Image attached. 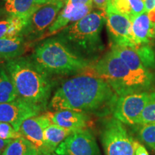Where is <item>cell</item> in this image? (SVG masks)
<instances>
[{
	"instance_id": "cell-30",
	"label": "cell",
	"mask_w": 155,
	"mask_h": 155,
	"mask_svg": "<svg viewBox=\"0 0 155 155\" xmlns=\"http://www.w3.org/2000/svg\"><path fill=\"white\" fill-rule=\"evenodd\" d=\"M144 3L145 11L149 13L155 9V0H142Z\"/></svg>"
},
{
	"instance_id": "cell-16",
	"label": "cell",
	"mask_w": 155,
	"mask_h": 155,
	"mask_svg": "<svg viewBox=\"0 0 155 155\" xmlns=\"http://www.w3.org/2000/svg\"><path fill=\"white\" fill-rule=\"evenodd\" d=\"M111 50L119 56L134 72L144 76L155 77L153 71L145 67L134 48L113 45H111Z\"/></svg>"
},
{
	"instance_id": "cell-33",
	"label": "cell",
	"mask_w": 155,
	"mask_h": 155,
	"mask_svg": "<svg viewBox=\"0 0 155 155\" xmlns=\"http://www.w3.org/2000/svg\"><path fill=\"white\" fill-rule=\"evenodd\" d=\"M50 1H52V0H33L34 2L35 3L36 5H45V4L50 2Z\"/></svg>"
},
{
	"instance_id": "cell-20",
	"label": "cell",
	"mask_w": 155,
	"mask_h": 155,
	"mask_svg": "<svg viewBox=\"0 0 155 155\" xmlns=\"http://www.w3.org/2000/svg\"><path fill=\"white\" fill-rule=\"evenodd\" d=\"M35 146L24 137L13 139L7 144L2 155H38Z\"/></svg>"
},
{
	"instance_id": "cell-25",
	"label": "cell",
	"mask_w": 155,
	"mask_h": 155,
	"mask_svg": "<svg viewBox=\"0 0 155 155\" xmlns=\"http://www.w3.org/2000/svg\"><path fill=\"white\" fill-rule=\"evenodd\" d=\"M140 126L138 131L139 139L155 151V122Z\"/></svg>"
},
{
	"instance_id": "cell-34",
	"label": "cell",
	"mask_w": 155,
	"mask_h": 155,
	"mask_svg": "<svg viewBox=\"0 0 155 155\" xmlns=\"http://www.w3.org/2000/svg\"><path fill=\"white\" fill-rule=\"evenodd\" d=\"M38 155H60V154H58L57 153L55 152H52V153H49V154H41V153H39Z\"/></svg>"
},
{
	"instance_id": "cell-31",
	"label": "cell",
	"mask_w": 155,
	"mask_h": 155,
	"mask_svg": "<svg viewBox=\"0 0 155 155\" xmlns=\"http://www.w3.org/2000/svg\"><path fill=\"white\" fill-rule=\"evenodd\" d=\"M135 155H149V153L144 146L137 142L135 148Z\"/></svg>"
},
{
	"instance_id": "cell-11",
	"label": "cell",
	"mask_w": 155,
	"mask_h": 155,
	"mask_svg": "<svg viewBox=\"0 0 155 155\" xmlns=\"http://www.w3.org/2000/svg\"><path fill=\"white\" fill-rule=\"evenodd\" d=\"M42 112V110L38 106L17 98L11 102L0 103V122L8 123L19 131L24 121Z\"/></svg>"
},
{
	"instance_id": "cell-5",
	"label": "cell",
	"mask_w": 155,
	"mask_h": 155,
	"mask_svg": "<svg viewBox=\"0 0 155 155\" xmlns=\"http://www.w3.org/2000/svg\"><path fill=\"white\" fill-rule=\"evenodd\" d=\"M30 58L50 75L81 73L94 65L91 60L78 55L57 37L38 45Z\"/></svg>"
},
{
	"instance_id": "cell-2",
	"label": "cell",
	"mask_w": 155,
	"mask_h": 155,
	"mask_svg": "<svg viewBox=\"0 0 155 155\" xmlns=\"http://www.w3.org/2000/svg\"><path fill=\"white\" fill-rule=\"evenodd\" d=\"M17 96L42 111L48 108L53 83L50 74L40 68L30 57H18L6 62Z\"/></svg>"
},
{
	"instance_id": "cell-23",
	"label": "cell",
	"mask_w": 155,
	"mask_h": 155,
	"mask_svg": "<svg viewBox=\"0 0 155 155\" xmlns=\"http://www.w3.org/2000/svg\"><path fill=\"white\" fill-rule=\"evenodd\" d=\"M17 98L15 86L5 66L0 65V103L11 102Z\"/></svg>"
},
{
	"instance_id": "cell-18",
	"label": "cell",
	"mask_w": 155,
	"mask_h": 155,
	"mask_svg": "<svg viewBox=\"0 0 155 155\" xmlns=\"http://www.w3.org/2000/svg\"><path fill=\"white\" fill-rule=\"evenodd\" d=\"M75 133L69 129L51 123L46 128L44 133L45 143L48 153L55 152L56 149L69 136Z\"/></svg>"
},
{
	"instance_id": "cell-27",
	"label": "cell",
	"mask_w": 155,
	"mask_h": 155,
	"mask_svg": "<svg viewBox=\"0 0 155 155\" xmlns=\"http://www.w3.org/2000/svg\"><path fill=\"white\" fill-rule=\"evenodd\" d=\"M22 137L21 133L15 130L11 124L5 122H0V139L4 140H13Z\"/></svg>"
},
{
	"instance_id": "cell-9",
	"label": "cell",
	"mask_w": 155,
	"mask_h": 155,
	"mask_svg": "<svg viewBox=\"0 0 155 155\" xmlns=\"http://www.w3.org/2000/svg\"><path fill=\"white\" fill-rule=\"evenodd\" d=\"M105 12L111 45H116L135 48L130 19L116 10L112 3L108 6Z\"/></svg>"
},
{
	"instance_id": "cell-4",
	"label": "cell",
	"mask_w": 155,
	"mask_h": 155,
	"mask_svg": "<svg viewBox=\"0 0 155 155\" xmlns=\"http://www.w3.org/2000/svg\"><path fill=\"white\" fill-rule=\"evenodd\" d=\"M104 22L105 12H91L63 29L57 38L78 55L91 60L104 49L101 32Z\"/></svg>"
},
{
	"instance_id": "cell-24",
	"label": "cell",
	"mask_w": 155,
	"mask_h": 155,
	"mask_svg": "<svg viewBox=\"0 0 155 155\" xmlns=\"http://www.w3.org/2000/svg\"><path fill=\"white\" fill-rule=\"evenodd\" d=\"M141 61L147 69H155V54L150 45H142L134 48Z\"/></svg>"
},
{
	"instance_id": "cell-22",
	"label": "cell",
	"mask_w": 155,
	"mask_h": 155,
	"mask_svg": "<svg viewBox=\"0 0 155 155\" xmlns=\"http://www.w3.org/2000/svg\"><path fill=\"white\" fill-rule=\"evenodd\" d=\"M27 22L28 21L15 16L0 21V39L22 35Z\"/></svg>"
},
{
	"instance_id": "cell-12",
	"label": "cell",
	"mask_w": 155,
	"mask_h": 155,
	"mask_svg": "<svg viewBox=\"0 0 155 155\" xmlns=\"http://www.w3.org/2000/svg\"><path fill=\"white\" fill-rule=\"evenodd\" d=\"M50 124L51 121L47 114H39L24 121L19 129V132L35 146L39 153L49 154L45 143L44 133Z\"/></svg>"
},
{
	"instance_id": "cell-35",
	"label": "cell",
	"mask_w": 155,
	"mask_h": 155,
	"mask_svg": "<svg viewBox=\"0 0 155 155\" xmlns=\"http://www.w3.org/2000/svg\"><path fill=\"white\" fill-rule=\"evenodd\" d=\"M57 1H64V2H65V0H57Z\"/></svg>"
},
{
	"instance_id": "cell-17",
	"label": "cell",
	"mask_w": 155,
	"mask_h": 155,
	"mask_svg": "<svg viewBox=\"0 0 155 155\" xmlns=\"http://www.w3.org/2000/svg\"><path fill=\"white\" fill-rule=\"evenodd\" d=\"M27 40L22 35L0 39V60L9 61L25 53Z\"/></svg>"
},
{
	"instance_id": "cell-7",
	"label": "cell",
	"mask_w": 155,
	"mask_h": 155,
	"mask_svg": "<svg viewBox=\"0 0 155 155\" xmlns=\"http://www.w3.org/2000/svg\"><path fill=\"white\" fill-rule=\"evenodd\" d=\"M154 98L155 91L134 93L119 96L112 115L124 124L137 125L144 108Z\"/></svg>"
},
{
	"instance_id": "cell-29",
	"label": "cell",
	"mask_w": 155,
	"mask_h": 155,
	"mask_svg": "<svg viewBox=\"0 0 155 155\" xmlns=\"http://www.w3.org/2000/svg\"><path fill=\"white\" fill-rule=\"evenodd\" d=\"M65 5H93V0H65Z\"/></svg>"
},
{
	"instance_id": "cell-32",
	"label": "cell",
	"mask_w": 155,
	"mask_h": 155,
	"mask_svg": "<svg viewBox=\"0 0 155 155\" xmlns=\"http://www.w3.org/2000/svg\"><path fill=\"white\" fill-rule=\"evenodd\" d=\"M12 140H4L0 139V155L2 154V152L5 150V147L7 146L9 143H10Z\"/></svg>"
},
{
	"instance_id": "cell-26",
	"label": "cell",
	"mask_w": 155,
	"mask_h": 155,
	"mask_svg": "<svg viewBox=\"0 0 155 155\" xmlns=\"http://www.w3.org/2000/svg\"><path fill=\"white\" fill-rule=\"evenodd\" d=\"M154 122H155V98L151 101L144 108L137 122V125L146 124Z\"/></svg>"
},
{
	"instance_id": "cell-10",
	"label": "cell",
	"mask_w": 155,
	"mask_h": 155,
	"mask_svg": "<svg viewBox=\"0 0 155 155\" xmlns=\"http://www.w3.org/2000/svg\"><path fill=\"white\" fill-rule=\"evenodd\" d=\"M55 152L60 155H101L90 129L72 134L58 146Z\"/></svg>"
},
{
	"instance_id": "cell-1",
	"label": "cell",
	"mask_w": 155,
	"mask_h": 155,
	"mask_svg": "<svg viewBox=\"0 0 155 155\" xmlns=\"http://www.w3.org/2000/svg\"><path fill=\"white\" fill-rule=\"evenodd\" d=\"M119 96L93 66L62 83L50 99L52 111L72 110L104 118L113 114Z\"/></svg>"
},
{
	"instance_id": "cell-28",
	"label": "cell",
	"mask_w": 155,
	"mask_h": 155,
	"mask_svg": "<svg viewBox=\"0 0 155 155\" xmlns=\"http://www.w3.org/2000/svg\"><path fill=\"white\" fill-rule=\"evenodd\" d=\"M114 0H93V5L101 11L105 12L108 6L111 4Z\"/></svg>"
},
{
	"instance_id": "cell-19",
	"label": "cell",
	"mask_w": 155,
	"mask_h": 155,
	"mask_svg": "<svg viewBox=\"0 0 155 155\" xmlns=\"http://www.w3.org/2000/svg\"><path fill=\"white\" fill-rule=\"evenodd\" d=\"M40 6L36 5L33 0H7L5 9L11 16L19 17L28 21Z\"/></svg>"
},
{
	"instance_id": "cell-13",
	"label": "cell",
	"mask_w": 155,
	"mask_h": 155,
	"mask_svg": "<svg viewBox=\"0 0 155 155\" xmlns=\"http://www.w3.org/2000/svg\"><path fill=\"white\" fill-rule=\"evenodd\" d=\"M51 123L73 132L89 129L91 117L88 114L72 110H59L46 113Z\"/></svg>"
},
{
	"instance_id": "cell-6",
	"label": "cell",
	"mask_w": 155,
	"mask_h": 155,
	"mask_svg": "<svg viewBox=\"0 0 155 155\" xmlns=\"http://www.w3.org/2000/svg\"><path fill=\"white\" fill-rule=\"evenodd\" d=\"M99 133L105 155H135L137 142L134 140L124 124L115 117H104Z\"/></svg>"
},
{
	"instance_id": "cell-14",
	"label": "cell",
	"mask_w": 155,
	"mask_h": 155,
	"mask_svg": "<svg viewBox=\"0 0 155 155\" xmlns=\"http://www.w3.org/2000/svg\"><path fill=\"white\" fill-rule=\"evenodd\" d=\"M93 5H65L53 24L48 29V33L54 34L65 27L80 20L92 12Z\"/></svg>"
},
{
	"instance_id": "cell-8",
	"label": "cell",
	"mask_w": 155,
	"mask_h": 155,
	"mask_svg": "<svg viewBox=\"0 0 155 155\" xmlns=\"http://www.w3.org/2000/svg\"><path fill=\"white\" fill-rule=\"evenodd\" d=\"M64 5V1L52 0L50 2L40 6L31 15L23 29L22 35L25 40H33L42 35L55 22Z\"/></svg>"
},
{
	"instance_id": "cell-3",
	"label": "cell",
	"mask_w": 155,
	"mask_h": 155,
	"mask_svg": "<svg viewBox=\"0 0 155 155\" xmlns=\"http://www.w3.org/2000/svg\"><path fill=\"white\" fill-rule=\"evenodd\" d=\"M96 74L106 81L118 96L134 93L150 91L155 85V77H147L134 72L111 50L94 65Z\"/></svg>"
},
{
	"instance_id": "cell-21",
	"label": "cell",
	"mask_w": 155,
	"mask_h": 155,
	"mask_svg": "<svg viewBox=\"0 0 155 155\" xmlns=\"http://www.w3.org/2000/svg\"><path fill=\"white\" fill-rule=\"evenodd\" d=\"M112 5L116 10L131 21L136 16L146 12L142 0H114Z\"/></svg>"
},
{
	"instance_id": "cell-15",
	"label": "cell",
	"mask_w": 155,
	"mask_h": 155,
	"mask_svg": "<svg viewBox=\"0 0 155 155\" xmlns=\"http://www.w3.org/2000/svg\"><path fill=\"white\" fill-rule=\"evenodd\" d=\"M131 32L136 47L150 45L155 38V23L151 20L148 13L145 12L132 19Z\"/></svg>"
}]
</instances>
